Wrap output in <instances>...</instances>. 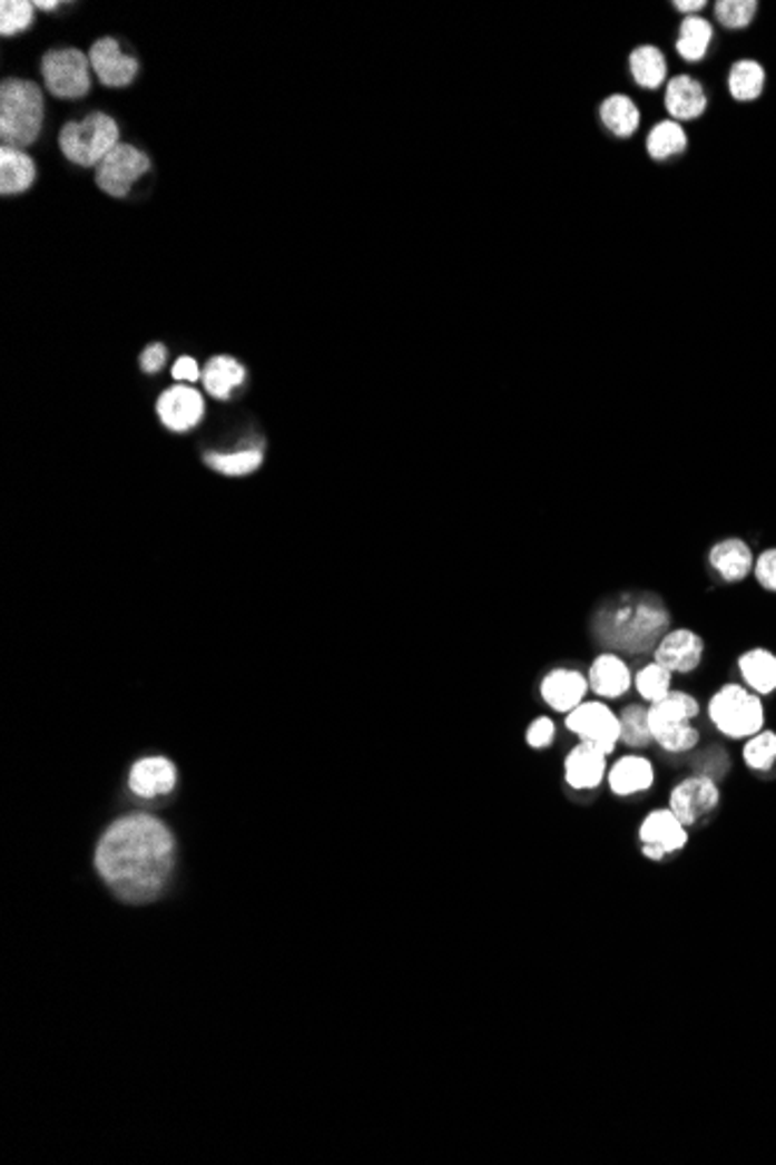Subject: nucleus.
<instances>
[{"mask_svg": "<svg viewBox=\"0 0 776 1165\" xmlns=\"http://www.w3.org/2000/svg\"><path fill=\"white\" fill-rule=\"evenodd\" d=\"M166 359H168V350L164 347V344H151V347H147L140 356V368L145 370V373H158L160 368L166 365Z\"/></svg>", "mask_w": 776, "mask_h": 1165, "instance_id": "nucleus-39", "label": "nucleus"}, {"mask_svg": "<svg viewBox=\"0 0 776 1165\" xmlns=\"http://www.w3.org/2000/svg\"><path fill=\"white\" fill-rule=\"evenodd\" d=\"M635 686H637L639 696L647 703H656L672 692V673L654 660V664H649L647 668H641L637 673Z\"/></svg>", "mask_w": 776, "mask_h": 1165, "instance_id": "nucleus-34", "label": "nucleus"}, {"mask_svg": "<svg viewBox=\"0 0 776 1165\" xmlns=\"http://www.w3.org/2000/svg\"><path fill=\"white\" fill-rule=\"evenodd\" d=\"M630 684L632 675L626 666V660L617 654H600L593 660L591 670H588V686H591V692L600 698L617 701L623 694H628Z\"/></svg>", "mask_w": 776, "mask_h": 1165, "instance_id": "nucleus-18", "label": "nucleus"}, {"mask_svg": "<svg viewBox=\"0 0 776 1165\" xmlns=\"http://www.w3.org/2000/svg\"><path fill=\"white\" fill-rule=\"evenodd\" d=\"M607 775V754L598 747L579 743L566 756V782L577 791L598 789Z\"/></svg>", "mask_w": 776, "mask_h": 1165, "instance_id": "nucleus-17", "label": "nucleus"}, {"mask_svg": "<svg viewBox=\"0 0 776 1165\" xmlns=\"http://www.w3.org/2000/svg\"><path fill=\"white\" fill-rule=\"evenodd\" d=\"M205 412V403L200 393L191 386H173L158 399V417L164 421V427L170 431L184 433L191 431L196 423H200Z\"/></svg>", "mask_w": 776, "mask_h": 1165, "instance_id": "nucleus-16", "label": "nucleus"}, {"mask_svg": "<svg viewBox=\"0 0 776 1165\" xmlns=\"http://www.w3.org/2000/svg\"><path fill=\"white\" fill-rule=\"evenodd\" d=\"M45 121V98L31 79H6L0 87V138L3 147H31Z\"/></svg>", "mask_w": 776, "mask_h": 1165, "instance_id": "nucleus-3", "label": "nucleus"}, {"mask_svg": "<svg viewBox=\"0 0 776 1165\" xmlns=\"http://www.w3.org/2000/svg\"><path fill=\"white\" fill-rule=\"evenodd\" d=\"M175 840L166 824L147 814L119 819L98 842L96 868L119 898L145 903L168 882Z\"/></svg>", "mask_w": 776, "mask_h": 1165, "instance_id": "nucleus-1", "label": "nucleus"}, {"mask_svg": "<svg viewBox=\"0 0 776 1165\" xmlns=\"http://www.w3.org/2000/svg\"><path fill=\"white\" fill-rule=\"evenodd\" d=\"M739 673L758 696H769L776 692V656L767 649H752L739 656Z\"/></svg>", "mask_w": 776, "mask_h": 1165, "instance_id": "nucleus-28", "label": "nucleus"}, {"mask_svg": "<svg viewBox=\"0 0 776 1165\" xmlns=\"http://www.w3.org/2000/svg\"><path fill=\"white\" fill-rule=\"evenodd\" d=\"M709 564L726 581H741L748 572L754 570L756 559L752 554V547H748L744 540L728 538L711 547Z\"/></svg>", "mask_w": 776, "mask_h": 1165, "instance_id": "nucleus-24", "label": "nucleus"}, {"mask_svg": "<svg viewBox=\"0 0 776 1165\" xmlns=\"http://www.w3.org/2000/svg\"><path fill=\"white\" fill-rule=\"evenodd\" d=\"M33 6L40 8V10H53V8H57V3H53V0H51V3H45V0H36Z\"/></svg>", "mask_w": 776, "mask_h": 1165, "instance_id": "nucleus-42", "label": "nucleus"}, {"mask_svg": "<svg viewBox=\"0 0 776 1165\" xmlns=\"http://www.w3.org/2000/svg\"><path fill=\"white\" fill-rule=\"evenodd\" d=\"M720 807V789L711 777L692 775L679 782L670 793V810L690 829L698 826Z\"/></svg>", "mask_w": 776, "mask_h": 1165, "instance_id": "nucleus-10", "label": "nucleus"}, {"mask_svg": "<svg viewBox=\"0 0 776 1165\" xmlns=\"http://www.w3.org/2000/svg\"><path fill=\"white\" fill-rule=\"evenodd\" d=\"M662 108L679 124H695L709 112V94L698 77L677 72L665 85Z\"/></svg>", "mask_w": 776, "mask_h": 1165, "instance_id": "nucleus-12", "label": "nucleus"}, {"mask_svg": "<svg viewBox=\"0 0 776 1165\" xmlns=\"http://www.w3.org/2000/svg\"><path fill=\"white\" fill-rule=\"evenodd\" d=\"M621 743L632 750H645L651 745V728H649V714L641 705H628L621 717Z\"/></svg>", "mask_w": 776, "mask_h": 1165, "instance_id": "nucleus-31", "label": "nucleus"}, {"mask_svg": "<svg viewBox=\"0 0 776 1165\" xmlns=\"http://www.w3.org/2000/svg\"><path fill=\"white\" fill-rule=\"evenodd\" d=\"M639 842L647 859L662 861L665 856L681 852L688 844V829L670 807H660L649 812L645 822H641Z\"/></svg>", "mask_w": 776, "mask_h": 1165, "instance_id": "nucleus-11", "label": "nucleus"}, {"mask_svg": "<svg viewBox=\"0 0 776 1165\" xmlns=\"http://www.w3.org/2000/svg\"><path fill=\"white\" fill-rule=\"evenodd\" d=\"M200 380L214 399H228L233 389L245 382V368L230 356H214L205 365Z\"/></svg>", "mask_w": 776, "mask_h": 1165, "instance_id": "nucleus-29", "label": "nucleus"}, {"mask_svg": "<svg viewBox=\"0 0 776 1165\" xmlns=\"http://www.w3.org/2000/svg\"><path fill=\"white\" fill-rule=\"evenodd\" d=\"M654 765L647 756H623L609 767V789L617 796H632V793L649 791L654 784Z\"/></svg>", "mask_w": 776, "mask_h": 1165, "instance_id": "nucleus-22", "label": "nucleus"}, {"mask_svg": "<svg viewBox=\"0 0 776 1165\" xmlns=\"http://www.w3.org/2000/svg\"><path fill=\"white\" fill-rule=\"evenodd\" d=\"M128 782L138 796L154 799V796H160V793L173 791V786L177 782V773H175V765L168 758L151 756V758H145L132 765Z\"/></svg>", "mask_w": 776, "mask_h": 1165, "instance_id": "nucleus-21", "label": "nucleus"}, {"mask_svg": "<svg viewBox=\"0 0 776 1165\" xmlns=\"http://www.w3.org/2000/svg\"><path fill=\"white\" fill-rule=\"evenodd\" d=\"M628 66L635 85L647 91L662 89L667 77H670V61H667V55L656 45L635 47L628 57Z\"/></svg>", "mask_w": 776, "mask_h": 1165, "instance_id": "nucleus-20", "label": "nucleus"}, {"mask_svg": "<svg viewBox=\"0 0 776 1165\" xmlns=\"http://www.w3.org/2000/svg\"><path fill=\"white\" fill-rule=\"evenodd\" d=\"M89 61L96 77L105 87H126L136 79L140 66L136 57H128L121 51L119 42L112 38H102L91 45Z\"/></svg>", "mask_w": 776, "mask_h": 1165, "instance_id": "nucleus-14", "label": "nucleus"}, {"mask_svg": "<svg viewBox=\"0 0 776 1165\" xmlns=\"http://www.w3.org/2000/svg\"><path fill=\"white\" fill-rule=\"evenodd\" d=\"M36 164L33 158L14 147L0 149V194L14 196L33 187Z\"/></svg>", "mask_w": 776, "mask_h": 1165, "instance_id": "nucleus-26", "label": "nucleus"}, {"mask_svg": "<svg viewBox=\"0 0 776 1165\" xmlns=\"http://www.w3.org/2000/svg\"><path fill=\"white\" fill-rule=\"evenodd\" d=\"M709 719L726 737H752L763 731L765 707L758 694L741 684H726L709 701Z\"/></svg>", "mask_w": 776, "mask_h": 1165, "instance_id": "nucleus-6", "label": "nucleus"}, {"mask_svg": "<svg viewBox=\"0 0 776 1165\" xmlns=\"http://www.w3.org/2000/svg\"><path fill=\"white\" fill-rule=\"evenodd\" d=\"M149 170V156L138 147L119 143L107 154L96 168L98 187L115 198H126L145 173Z\"/></svg>", "mask_w": 776, "mask_h": 1165, "instance_id": "nucleus-9", "label": "nucleus"}, {"mask_svg": "<svg viewBox=\"0 0 776 1165\" xmlns=\"http://www.w3.org/2000/svg\"><path fill=\"white\" fill-rule=\"evenodd\" d=\"M566 726L581 740L605 752L607 756L621 743V724L605 703H581L568 712Z\"/></svg>", "mask_w": 776, "mask_h": 1165, "instance_id": "nucleus-8", "label": "nucleus"}, {"mask_svg": "<svg viewBox=\"0 0 776 1165\" xmlns=\"http://www.w3.org/2000/svg\"><path fill=\"white\" fill-rule=\"evenodd\" d=\"M705 656V640L698 633L688 628H677L662 635V640L656 647V664L665 666L670 673H692L703 664Z\"/></svg>", "mask_w": 776, "mask_h": 1165, "instance_id": "nucleus-13", "label": "nucleus"}, {"mask_svg": "<svg viewBox=\"0 0 776 1165\" xmlns=\"http://www.w3.org/2000/svg\"><path fill=\"white\" fill-rule=\"evenodd\" d=\"M205 463L214 470H219L228 478H239V474H249L263 463L261 449H243V452H230V454H205Z\"/></svg>", "mask_w": 776, "mask_h": 1165, "instance_id": "nucleus-32", "label": "nucleus"}, {"mask_svg": "<svg viewBox=\"0 0 776 1165\" xmlns=\"http://www.w3.org/2000/svg\"><path fill=\"white\" fill-rule=\"evenodd\" d=\"M600 121L611 136L630 138L641 126V112L630 96L613 94L600 105Z\"/></svg>", "mask_w": 776, "mask_h": 1165, "instance_id": "nucleus-27", "label": "nucleus"}, {"mask_svg": "<svg viewBox=\"0 0 776 1165\" xmlns=\"http://www.w3.org/2000/svg\"><path fill=\"white\" fill-rule=\"evenodd\" d=\"M760 3L756 0H716L711 6V21L726 33H744L754 26Z\"/></svg>", "mask_w": 776, "mask_h": 1165, "instance_id": "nucleus-30", "label": "nucleus"}, {"mask_svg": "<svg viewBox=\"0 0 776 1165\" xmlns=\"http://www.w3.org/2000/svg\"><path fill=\"white\" fill-rule=\"evenodd\" d=\"M647 714L651 735L665 752L684 754L698 747L700 733L690 726V722L700 714V703L690 694L670 692L665 698L651 703Z\"/></svg>", "mask_w": 776, "mask_h": 1165, "instance_id": "nucleus-4", "label": "nucleus"}, {"mask_svg": "<svg viewBox=\"0 0 776 1165\" xmlns=\"http://www.w3.org/2000/svg\"><path fill=\"white\" fill-rule=\"evenodd\" d=\"M690 149V138L684 124L675 119H662L651 126L647 136V151L656 164H667L672 158L686 156Z\"/></svg>", "mask_w": 776, "mask_h": 1165, "instance_id": "nucleus-25", "label": "nucleus"}, {"mask_svg": "<svg viewBox=\"0 0 776 1165\" xmlns=\"http://www.w3.org/2000/svg\"><path fill=\"white\" fill-rule=\"evenodd\" d=\"M59 145L68 161L91 168L119 145V126L112 117L94 112L82 121H70L61 128Z\"/></svg>", "mask_w": 776, "mask_h": 1165, "instance_id": "nucleus-5", "label": "nucleus"}, {"mask_svg": "<svg viewBox=\"0 0 776 1165\" xmlns=\"http://www.w3.org/2000/svg\"><path fill=\"white\" fill-rule=\"evenodd\" d=\"M36 6L29 0H3L0 3V33L17 36L33 23Z\"/></svg>", "mask_w": 776, "mask_h": 1165, "instance_id": "nucleus-35", "label": "nucleus"}, {"mask_svg": "<svg viewBox=\"0 0 776 1165\" xmlns=\"http://www.w3.org/2000/svg\"><path fill=\"white\" fill-rule=\"evenodd\" d=\"M744 763L756 773H767L776 765V733L760 731L744 745Z\"/></svg>", "mask_w": 776, "mask_h": 1165, "instance_id": "nucleus-33", "label": "nucleus"}, {"mask_svg": "<svg viewBox=\"0 0 776 1165\" xmlns=\"http://www.w3.org/2000/svg\"><path fill=\"white\" fill-rule=\"evenodd\" d=\"M553 737H556V724H553L549 717L534 719V722L530 724L528 733H525L528 745L534 747V750H544V747H549V745L553 743Z\"/></svg>", "mask_w": 776, "mask_h": 1165, "instance_id": "nucleus-38", "label": "nucleus"}, {"mask_svg": "<svg viewBox=\"0 0 776 1165\" xmlns=\"http://www.w3.org/2000/svg\"><path fill=\"white\" fill-rule=\"evenodd\" d=\"M728 771H730V758H728V754L724 750H709L698 761V775L711 777L714 782H718L720 777H726Z\"/></svg>", "mask_w": 776, "mask_h": 1165, "instance_id": "nucleus-36", "label": "nucleus"}, {"mask_svg": "<svg viewBox=\"0 0 776 1165\" xmlns=\"http://www.w3.org/2000/svg\"><path fill=\"white\" fill-rule=\"evenodd\" d=\"M754 572L763 589L776 591V549H767L758 556V561L754 564Z\"/></svg>", "mask_w": 776, "mask_h": 1165, "instance_id": "nucleus-37", "label": "nucleus"}, {"mask_svg": "<svg viewBox=\"0 0 776 1165\" xmlns=\"http://www.w3.org/2000/svg\"><path fill=\"white\" fill-rule=\"evenodd\" d=\"M728 96L739 105H754L765 96L767 72L754 59H739L728 70Z\"/></svg>", "mask_w": 776, "mask_h": 1165, "instance_id": "nucleus-23", "label": "nucleus"}, {"mask_svg": "<svg viewBox=\"0 0 776 1165\" xmlns=\"http://www.w3.org/2000/svg\"><path fill=\"white\" fill-rule=\"evenodd\" d=\"M588 677H583L577 670H563L558 668L549 673L542 682V698L549 707L556 712H572L577 705L583 703V696L588 694Z\"/></svg>", "mask_w": 776, "mask_h": 1165, "instance_id": "nucleus-19", "label": "nucleus"}, {"mask_svg": "<svg viewBox=\"0 0 776 1165\" xmlns=\"http://www.w3.org/2000/svg\"><path fill=\"white\" fill-rule=\"evenodd\" d=\"M670 626L665 603L649 591H626L609 598L593 615L596 640L632 656L658 647Z\"/></svg>", "mask_w": 776, "mask_h": 1165, "instance_id": "nucleus-2", "label": "nucleus"}, {"mask_svg": "<svg viewBox=\"0 0 776 1165\" xmlns=\"http://www.w3.org/2000/svg\"><path fill=\"white\" fill-rule=\"evenodd\" d=\"M200 375V368L191 356H181L173 368V378L179 382H198Z\"/></svg>", "mask_w": 776, "mask_h": 1165, "instance_id": "nucleus-40", "label": "nucleus"}, {"mask_svg": "<svg viewBox=\"0 0 776 1165\" xmlns=\"http://www.w3.org/2000/svg\"><path fill=\"white\" fill-rule=\"evenodd\" d=\"M714 40H716V23L711 19H707L705 14L681 17L677 40H675V55L688 68L703 66L711 55Z\"/></svg>", "mask_w": 776, "mask_h": 1165, "instance_id": "nucleus-15", "label": "nucleus"}, {"mask_svg": "<svg viewBox=\"0 0 776 1165\" xmlns=\"http://www.w3.org/2000/svg\"><path fill=\"white\" fill-rule=\"evenodd\" d=\"M672 10L679 14V17H692V14H703L709 3L707 0H675V3H670Z\"/></svg>", "mask_w": 776, "mask_h": 1165, "instance_id": "nucleus-41", "label": "nucleus"}, {"mask_svg": "<svg viewBox=\"0 0 776 1165\" xmlns=\"http://www.w3.org/2000/svg\"><path fill=\"white\" fill-rule=\"evenodd\" d=\"M91 61L85 51L66 47L51 49L42 59V79L51 96L82 98L91 91Z\"/></svg>", "mask_w": 776, "mask_h": 1165, "instance_id": "nucleus-7", "label": "nucleus"}]
</instances>
